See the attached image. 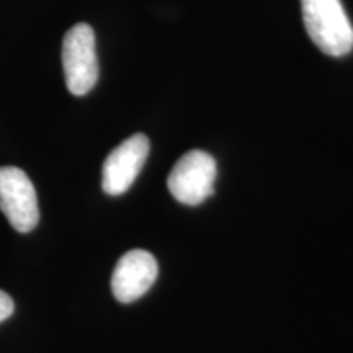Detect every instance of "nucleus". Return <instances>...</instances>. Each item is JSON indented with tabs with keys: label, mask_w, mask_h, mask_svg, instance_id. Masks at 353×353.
<instances>
[{
	"label": "nucleus",
	"mask_w": 353,
	"mask_h": 353,
	"mask_svg": "<svg viewBox=\"0 0 353 353\" xmlns=\"http://www.w3.org/2000/svg\"><path fill=\"white\" fill-rule=\"evenodd\" d=\"M0 211L19 232H30L38 226L37 190L19 167H0Z\"/></svg>",
	"instance_id": "20e7f679"
},
{
	"label": "nucleus",
	"mask_w": 353,
	"mask_h": 353,
	"mask_svg": "<svg viewBox=\"0 0 353 353\" xmlns=\"http://www.w3.org/2000/svg\"><path fill=\"white\" fill-rule=\"evenodd\" d=\"M15 311V304H13V299L8 296L6 291L0 290V322L8 319Z\"/></svg>",
	"instance_id": "0eeeda50"
},
{
	"label": "nucleus",
	"mask_w": 353,
	"mask_h": 353,
	"mask_svg": "<svg viewBox=\"0 0 353 353\" xmlns=\"http://www.w3.org/2000/svg\"><path fill=\"white\" fill-rule=\"evenodd\" d=\"M63 69L65 85L72 95L88 94L99 81L95 33L90 25L77 23L64 34Z\"/></svg>",
	"instance_id": "f03ea898"
},
{
	"label": "nucleus",
	"mask_w": 353,
	"mask_h": 353,
	"mask_svg": "<svg viewBox=\"0 0 353 353\" xmlns=\"http://www.w3.org/2000/svg\"><path fill=\"white\" fill-rule=\"evenodd\" d=\"M149 139L138 132L108 154L101 179V188L107 195L118 196L131 188L149 156Z\"/></svg>",
	"instance_id": "39448f33"
},
{
	"label": "nucleus",
	"mask_w": 353,
	"mask_h": 353,
	"mask_svg": "<svg viewBox=\"0 0 353 353\" xmlns=\"http://www.w3.org/2000/svg\"><path fill=\"white\" fill-rule=\"evenodd\" d=\"M157 260L148 250L134 249L118 260L112 276V291L120 303L144 296L157 280Z\"/></svg>",
	"instance_id": "423d86ee"
},
{
	"label": "nucleus",
	"mask_w": 353,
	"mask_h": 353,
	"mask_svg": "<svg viewBox=\"0 0 353 353\" xmlns=\"http://www.w3.org/2000/svg\"><path fill=\"white\" fill-rule=\"evenodd\" d=\"M301 8L309 38L322 52L342 57L353 50V26L341 0H301Z\"/></svg>",
	"instance_id": "f257e3e1"
},
{
	"label": "nucleus",
	"mask_w": 353,
	"mask_h": 353,
	"mask_svg": "<svg viewBox=\"0 0 353 353\" xmlns=\"http://www.w3.org/2000/svg\"><path fill=\"white\" fill-rule=\"evenodd\" d=\"M216 161L205 151H190L179 159L167 185L172 196L182 205L196 206L213 193Z\"/></svg>",
	"instance_id": "7ed1b4c3"
}]
</instances>
